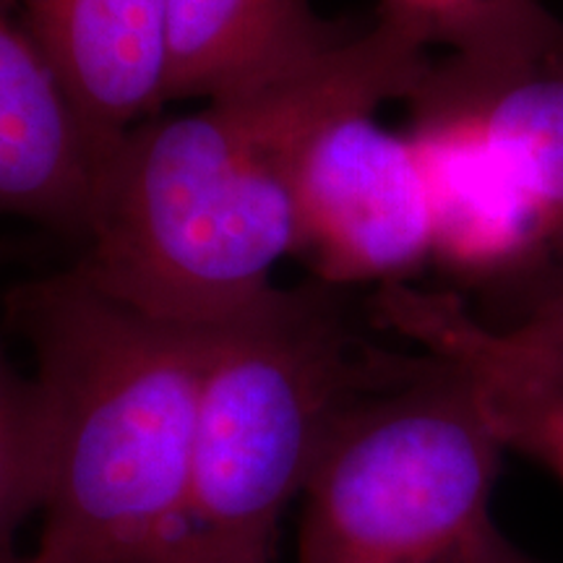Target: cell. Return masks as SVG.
<instances>
[{
	"label": "cell",
	"mask_w": 563,
	"mask_h": 563,
	"mask_svg": "<svg viewBox=\"0 0 563 563\" xmlns=\"http://www.w3.org/2000/svg\"><path fill=\"white\" fill-rule=\"evenodd\" d=\"M433 60L378 16L279 74L150 118L110 152L74 269L159 319H238L298 249L295 183L313 139L352 112L410 100Z\"/></svg>",
	"instance_id": "obj_1"
},
{
	"label": "cell",
	"mask_w": 563,
	"mask_h": 563,
	"mask_svg": "<svg viewBox=\"0 0 563 563\" xmlns=\"http://www.w3.org/2000/svg\"><path fill=\"white\" fill-rule=\"evenodd\" d=\"M37 415L32 553L16 563H173L214 329L152 316L70 266L24 282Z\"/></svg>",
	"instance_id": "obj_2"
},
{
	"label": "cell",
	"mask_w": 563,
	"mask_h": 563,
	"mask_svg": "<svg viewBox=\"0 0 563 563\" xmlns=\"http://www.w3.org/2000/svg\"><path fill=\"white\" fill-rule=\"evenodd\" d=\"M336 292L274 287L214 329L173 563H272L282 514L342 415L422 363L365 342Z\"/></svg>",
	"instance_id": "obj_3"
},
{
	"label": "cell",
	"mask_w": 563,
	"mask_h": 563,
	"mask_svg": "<svg viewBox=\"0 0 563 563\" xmlns=\"http://www.w3.org/2000/svg\"><path fill=\"white\" fill-rule=\"evenodd\" d=\"M504 454L462 373L426 355L323 443L300 496L298 563H470L501 534L490 498Z\"/></svg>",
	"instance_id": "obj_4"
},
{
	"label": "cell",
	"mask_w": 563,
	"mask_h": 563,
	"mask_svg": "<svg viewBox=\"0 0 563 563\" xmlns=\"http://www.w3.org/2000/svg\"><path fill=\"white\" fill-rule=\"evenodd\" d=\"M376 112L327 125L295 183L298 249L319 285H394L433 258L431 207L407 133Z\"/></svg>",
	"instance_id": "obj_5"
},
{
	"label": "cell",
	"mask_w": 563,
	"mask_h": 563,
	"mask_svg": "<svg viewBox=\"0 0 563 563\" xmlns=\"http://www.w3.org/2000/svg\"><path fill=\"white\" fill-rule=\"evenodd\" d=\"M371 311L376 327L462 373L506 452L563 483V355L477 319L452 290L394 282L378 287Z\"/></svg>",
	"instance_id": "obj_6"
},
{
	"label": "cell",
	"mask_w": 563,
	"mask_h": 563,
	"mask_svg": "<svg viewBox=\"0 0 563 563\" xmlns=\"http://www.w3.org/2000/svg\"><path fill=\"white\" fill-rule=\"evenodd\" d=\"M108 154L42 53L19 0H0V214L87 235Z\"/></svg>",
	"instance_id": "obj_7"
},
{
	"label": "cell",
	"mask_w": 563,
	"mask_h": 563,
	"mask_svg": "<svg viewBox=\"0 0 563 563\" xmlns=\"http://www.w3.org/2000/svg\"><path fill=\"white\" fill-rule=\"evenodd\" d=\"M426 183L433 262L456 277L496 279L540 262L548 238L538 211L481 125L464 112L407 100Z\"/></svg>",
	"instance_id": "obj_8"
},
{
	"label": "cell",
	"mask_w": 563,
	"mask_h": 563,
	"mask_svg": "<svg viewBox=\"0 0 563 563\" xmlns=\"http://www.w3.org/2000/svg\"><path fill=\"white\" fill-rule=\"evenodd\" d=\"M42 53L108 154L170 91L167 0H19Z\"/></svg>",
	"instance_id": "obj_9"
},
{
	"label": "cell",
	"mask_w": 563,
	"mask_h": 563,
	"mask_svg": "<svg viewBox=\"0 0 563 563\" xmlns=\"http://www.w3.org/2000/svg\"><path fill=\"white\" fill-rule=\"evenodd\" d=\"M410 100L473 118L532 201L548 249L563 251V47L511 66L435 58Z\"/></svg>",
	"instance_id": "obj_10"
},
{
	"label": "cell",
	"mask_w": 563,
	"mask_h": 563,
	"mask_svg": "<svg viewBox=\"0 0 563 563\" xmlns=\"http://www.w3.org/2000/svg\"><path fill=\"white\" fill-rule=\"evenodd\" d=\"M167 100H211L311 58L342 34L308 0H167Z\"/></svg>",
	"instance_id": "obj_11"
},
{
	"label": "cell",
	"mask_w": 563,
	"mask_h": 563,
	"mask_svg": "<svg viewBox=\"0 0 563 563\" xmlns=\"http://www.w3.org/2000/svg\"><path fill=\"white\" fill-rule=\"evenodd\" d=\"M378 16L470 66H511L563 47V19L540 0H378Z\"/></svg>",
	"instance_id": "obj_12"
},
{
	"label": "cell",
	"mask_w": 563,
	"mask_h": 563,
	"mask_svg": "<svg viewBox=\"0 0 563 563\" xmlns=\"http://www.w3.org/2000/svg\"><path fill=\"white\" fill-rule=\"evenodd\" d=\"M37 514V415L30 378L0 344V563H16L13 538Z\"/></svg>",
	"instance_id": "obj_13"
},
{
	"label": "cell",
	"mask_w": 563,
	"mask_h": 563,
	"mask_svg": "<svg viewBox=\"0 0 563 563\" xmlns=\"http://www.w3.org/2000/svg\"><path fill=\"white\" fill-rule=\"evenodd\" d=\"M501 329L563 355V279L532 292Z\"/></svg>",
	"instance_id": "obj_14"
},
{
	"label": "cell",
	"mask_w": 563,
	"mask_h": 563,
	"mask_svg": "<svg viewBox=\"0 0 563 563\" xmlns=\"http://www.w3.org/2000/svg\"><path fill=\"white\" fill-rule=\"evenodd\" d=\"M470 563H538L530 555H525L509 538H504V532L493 540L490 545H485L481 553L475 555Z\"/></svg>",
	"instance_id": "obj_15"
}]
</instances>
